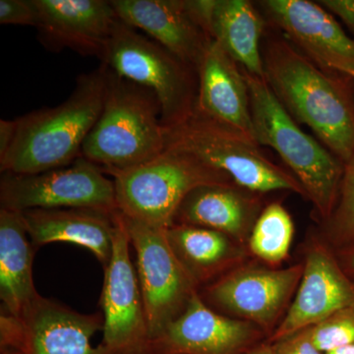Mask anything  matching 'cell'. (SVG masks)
<instances>
[{"label": "cell", "instance_id": "22", "mask_svg": "<svg viewBox=\"0 0 354 354\" xmlns=\"http://www.w3.org/2000/svg\"><path fill=\"white\" fill-rule=\"evenodd\" d=\"M35 251L22 212L0 209L1 313L20 318L41 295L32 279Z\"/></svg>", "mask_w": 354, "mask_h": 354}, {"label": "cell", "instance_id": "29", "mask_svg": "<svg viewBox=\"0 0 354 354\" xmlns=\"http://www.w3.org/2000/svg\"><path fill=\"white\" fill-rule=\"evenodd\" d=\"M319 3L339 18L354 35V0H322Z\"/></svg>", "mask_w": 354, "mask_h": 354}, {"label": "cell", "instance_id": "27", "mask_svg": "<svg viewBox=\"0 0 354 354\" xmlns=\"http://www.w3.org/2000/svg\"><path fill=\"white\" fill-rule=\"evenodd\" d=\"M0 24L38 25V13L34 0H0Z\"/></svg>", "mask_w": 354, "mask_h": 354}, {"label": "cell", "instance_id": "23", "mask_svg": "<svg viewBox=\"0 0 354 354\" xmlns=\"http://www.w3.org/2000/svg\"><path fill=\"white\" fill-rule=\"evenodd\" d=\"M268 27L263 14L248 0H209L208 29L242 69L264 78L262 39Z\"/></svg>", "mask_w": 354, "mask_h": 354}, {"label": "cell", "instance_id": "2", "mask_svg": "<svg viewBox=\"0 0 354 354\" xmlns=\"http://www.w3.org/2000/svg\"><path fill=\"white\" fill-rule=\"evenodd\" d=\"M108 69L104 64L77 78L75 88L62 104L16 118L12 146L0 158V171L39 174L66 167L82 157V148L104 106Z\"/></svg>", "mask_w": 354, "mask_h": 354}, {"label": "cell", "instance_id": "30", "mask_svg": "<svg viewBox=\"0 0 354 354\" xmlns=\"http://www.w3.org/2000/svg\"><path fill=\"white\" fill-rule=\"evenodd\" d=\"M17 132V121L0 120V158L4 157L12 146Z\"/></svg>", "mask_w": 354, "mask_h": 354}, {"label": "cell", "instance_id": "6", "mask_svg": "<svg viewBox=\"0 0 354 354\" xmlns=\"http://www.w3.org/2000/svg\"><path fill=\"white\" fill-rule=\"evenodd\" d=\"M167 131V149L194 156L225 172L241 187L263 195L272 191H291L307 199L297 177L266 157L259 144L245 133L196 111Z\"/></svg>", "mask_w": 354, "mask_h": 354}, {"label": "cell", "instance_id": "33", "mask_svg": "<svg viewBox=\"0 0 354 354\" xmlns=\"http://www.w3.org/2000/svg\"><path fill=\"white\" fill-rule=\"evenodd\" d=\"M325 354H354V342L348 344V346H344V348L335 349V351Z\"/></svg>", "mask_w": 354, "mask_h": 354}, {"label": "cell", "instance_id": "13", "mask_svg": "<svg viewBox=\"0 0 354 354\" xmlns=\"http://www.w3.org/2000/svg\"><path fill=\"white\" fill-rule=\"evenodd\" d=\"M268 25L278 28L295 48L333 73L354 72V39L326 7L308 0L258 2Z\"/></svg>", "mask_w": 354, "mask_h": 354}, {"label": "cell", "instance_id": "19", "mask_svg": "<svg viewBox=\"0 0 354 354\" xmlns=\"http://www.w3.org/2000/svg\"><path fill=\"white\" fill-rule=\"evenodd\" d=\"M197 75L195 111L253 138L245 77L241 67L214 39L203 55Z\"/></svg>", "mask_w": 354, "mask_h": 354}, {"label": "cell", "instance_id": "25", "mask_svg": "<svg viewBox=\"0 0 354 354\" xmlns=\"http://www.w3.org/2000/svg\"><path fill=\"white\" fill-rule=\"evenodd\" d=\"M318 235L334 251L354 246V158L346 164L337 204Z\"/></svg>", "mask_w": 354, "mask_h": 354}, {"label": "cell", "instance_id": "7", "mask_svg": "<svg viewBox=\"0 0 354 354\" xmlns=\"http://www.w3.org/2000/svg\"><path fill=\"white\" fill-rule=\"evenodd\" d=\"M101 62L118 76L152 91L167 129L194 113L197 70L120 19L114 26Z\"/></svg>", "mask_w": 354, "mask_h": 354}, {"label": "cell", "instance_id": "11", "mask_svg": "<svg viewBox=\"0 0 354 354\" xmlns=\"http://www.w3.org/2000/svg\"><path fill=\"white\" fill-rule=\"evenodd\" d=\"M104 329L102 312L82 314L39 295L20 318L0 314V349L17 354H113L91 339Z\"/></svg>", "mask_w": 354, "mask_h": 354}, {"label": "cell", "instance_id": "28", "mask_svg": "<svg viewBox=\"0 0 354 354\" xmlns=\"http://www.w3.org/2000/svg\"><path fill=\"white\" fill-rule=\"evenodd\" d=\"M272 354H325L319 351L311 339V327L271 344Z\"/></svg>", "mask_w": 354, "mask_h": 354}, {"label": "cell", "instance_id": "9", "mask_svg": "<svg viewBox=\"0 0 354 354\" xmlns=\"http://www.w3.org/2000/svg\"><path fill=\"white\" fill-rule=\"evenodd\" d=\"M0 205L1 209L17 212L68 208L120 211L113 179L82 157L66 167L39 174L3 172Z\"/></svg>", "mask_w": 354, "mask_h": 354}, {"label": "cell", "instance_id": "20", "mask_svg": "<svg viewBox=\"0 0 354 354\" xmlns=\"http://www.w3.org/2000/svg\"><path fill=\"white\" fill-rule=\"evenodd\" d=\"M35 248L55 242L85 247L102 267L111 262L118 214L95 209H35L22 212Z\"/></svg>", "mask_w": 354, "mask_h": 354}, {"label": "cell", "instance_id": "21", "mask_svg": "<svg viewBox=\"0 0 354 354\" xmlns=\"http://www.w3.org/2000/svg\"><path fill=\"white\" fill-rule=\"evenodd\" d=\"M165 235L177 259L200 288L243 264L250 256L245 244L209 228L172 225Z\"/></svg>", "mask_w": 354, "mask_h": 354}, {"label": "cell", "instance_id": "18", "mask_svg": "<svg viewBox=\"0 0 354 354\" xmlns=\"http://www.w3.org/2000/svg\"><path fill=\"white\" fill-rule=\"evenodd\" d=\"M264 208L260 193L234 183L208 184L195 188L184 198L174 215V225L216 230L247 245Z\"/></svg>", "mask_w": 354, "mask_h": 354}, {"label": "cell", "instance_id": "14", "mask_svg": "<svg viewBox=\"0 0 354 354\" xmlns=\"http://www.w3.org/2000/svg\"><path fill=\"white\" fill-rule=\"evenodd\" d=\"M268 341L257 325L218 313L199 292L183 315L151 341V354H250Z\"/></svg>", "mask_w": 354, "mask_h": 354}, {"label": "cell", "instance_id": "5", "mask_svg": "<svg viewBox=\"0 0 354 354\" xmlns=\"http://www.w3.org/2000/svg\"><path fill=\"white\" fill-rule=\"evenodd\" d=\"M109 174L122 215L165 230L174 225L177 209L191 191L234 183L225 172L174 149H165L145 164Z\"/></svg>", "mask_w": 354, "mask_h": 354}, {"label": "cell", "instance_id": "15", "mask_svg": "<svg viewBox=\"0 0 354 354\" xmlns=\"http://www.w3.org/2000/svg\"><path fill=\"white\" fill-rule=\"evenodd\" d=\"M354 304V281L342 269L335 251L318 234L311 236L304 274L290 308L268 342L320 323L335 311Z\"/></svg>", "mask_w": 354, "mask_h": 354}, {"label": "cell", "instance_id": "8", "mask_svg": "<svg viewBox=\"0 0 354 354\" xmlns=\"http://www.w3.org/2000/svg\"><path fill=\"white\" fill-rule=\"evenodd\" d=\"M302 274L304 263L276 269L248 260L203 286L199 295L218 313L255 324L269 339L285 318Z\"/></svg>", "mask_w": 354, "mask_h": 354}, {"label": "cell", "instance_id": "4", "mask_svg": "<svg viewBox=\"0 0 354 354\" xmlns=\"http://www.w3.org/2000/svg\"><path fill=\"white\" fill-rule=\"evenodd\" d=\"M242 72L248 87L253 138L279 153L304 188L319 220L325 221L337 204L346 165L298 127L265 78Z\"/></svg>", "mask_w": 354, "mask_h": 354}, {"label": "cell", "instance_id": "24", "mask_svg": "<svg viewBox=\"0 0 354 354\" xmlns=\"http://www.w3.org/2000/svg\"><path fill=\"white\" fill-rule=\"evenodd\" d=\"M295 234L292 218L279 203H271L263 209L249 237V253L263 264L276 268L288 255Z\"/></svg>", "mask_w": 354, "mask_h": 354}, {"label": "cell", "instance_id": "26", "mask_svg": "<svg viewBox=\"0 0 354 354\" xmlns=\"http://www.w3.org/2000/svg\"><path fill=\"white\" fill-rule=\"evenodd\" d=\"M311 339L323 353L354 342V304L335 311L311 327Z\"/></svg>", "mask_w": 354, "mask_h": 354}, {"label": "cell", "instance_id": "31", "mask_svg": "<svg viewBox=\"0 0 354 354\" xmlns=\"http://www.w3.org/2000/svg\"><path fill=\"white\" fill-rule=\"evenodd\" d=\"M335 253L344 271L354 281V246L335 251Z\"/></svg>", "mask_w": 354, "mask_h": 354}, {"label": "cell", "instance_id": "32", "mask_svg": "<svg viewBox=\"0 0 354 354\" xmlns=\"http://www.w3.org/2000/svg\"><path fill=\"white\" fill-rule=\"evenodd\" d=\"M250 354H272L271 344L266 342L264 344H261L259 348H256L255 351H253Z\"/></svg>", "mask_w": 354, "mask_h": 354}, {"label": "cell", "instance_id": "35", "mask_svg": "<svg viewBox=\"0 0 354 354\" xmlns=\"http://www.w3.org/2000/svg\"><path fill=\"white\" fill-rule=\"evenodd\" d=\"M349 76L353 77V78L354 79V72H353V73L349 74Z\"/></svg>", "mask_w": 354, "mask_h": 354}, {"label": "cell", "instance_id": "16", "mask_svg": "<svg viewBox=\"0 0 354 354\" xmlns=\"http://www.w3.org/2000/svg\"><path fill=\"white\" fill-rule=\"evenodd\" d=\"M38 38L46 50L104 57L118 14L106 0H34Z\"/></svg>", "mask_w": 354, "mask_h": 354}, {"label": "cell", "instance_id": "10", "mask_svg": "<svg viewBox=\"0 0 354 354\" xmlns=\"http://www.w3.org/2000/svg\"><path fill=\"white\" fill-rule=\"evenodd\" d=\"M136 252V272L151 341L183 315L200 288L177 259L165 230L122 215Z\"/></svg>", "mask_w": 354, "mask_h": 354}, {"label": "cell", "instance_id": "34", "mask_svg": "<svg viewBox=\"0 0 354 354\" xmlns=\"http://www.w3.org/2000/svg\"><path fill=\"white\" fill-rule=\"evenodd\" d=\"M0 351H1V354H17L13 353V351H8V349H0Z\"/></svg>", "mask_w": 354, "mask_h": 354}, {"label": "cell", "instance_id": "1", "mask_svg": "<svg viewBox=\"0 0 354 354\" xmlns=\"http://www.w3.org/2000/svg\"><path fill=\"white\" fill-rule=\"evenodd\" d=\"M266 36L265 80L291 118L348 164L354 158V79L321 68L285 37Z\"/></svg>", "mask_w": 354, "mask_h": 354}, {"label": "cell", "instance_id": "12", "mask_svg": "<svg viewBox=\"0 0 354 354\" xmlns=\"http://www.w3.org/2000/svg\"><path fill=\"white\" fill-rule=\"evenodd\" d=\"M130 239L121 213L111 262L104 268L100 305L104 315L102 344L113 354H151V337Z\"/></svg>", "mask_w": 354, "mask_h": 354}, {"label": "cell", "instance_id": "17", "mask_svg": "<svg viewBox=\"0 0 354 354\" xmlns=\"http://www.w3.org/2000/svg\"><path fill=\"white\" fill-rule=\"evenodd\" d=\"M118 18L197 70L213 41L192 0H113Z\"/></svg>", "mask_w": 354, "mask_h": 354}, {"label": "cell", "instance_id": "3", "mask_svg": "<svg viewBox=\"0 0 354 354\" xmlns=\"http://www.w3.org/2000/svg\"><path fill=\"white\" fill-rule=\"evenodd\" d=\"M106 69L104 106L84 143L82 158L109 174L145 164L165 152L167 131L152 91Z\"/></svg>", "mask_w": 354, "mask_h": 354}]
</instances>
